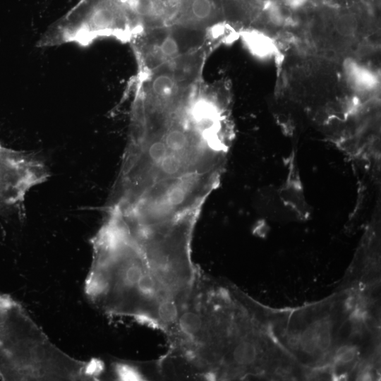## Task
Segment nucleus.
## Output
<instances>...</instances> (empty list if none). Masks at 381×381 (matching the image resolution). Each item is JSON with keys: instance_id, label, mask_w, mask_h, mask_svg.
<instances>
[{"instance_id": "obj_7", "label": "nucleus", "mask_w": 381, "mask_h": 381, "mask_svg": "<svg viewBox=\"0 0 381 381\" xmlns=\"http://www.w3.org/2000/svg\"><path fill=\"white\" fill-rule=\"evenodd\" d=\"M347 76L351 85L358 90L373 89L376 84V78L366 68L353 62H349L346 66Z\"/></svg>"}, {"instance_id": "obj_2", "label": "nucleus", "mask_w": 381, "mask_h": 381, "mask_svg": "<svg viewBox=\"0 0 381 381\" xmlns=\"http://www.w3.org/2000/svg\"><path fill=\"white\" fill-rule=\"evenodd\" d=\"M91 244L85 283L89 299L107 315L131 318L166 334L186 301L174 279L112 215L107 214Z\"/></svg>"}, {"instance_id": "obj_9", "label": "nucleus", "mask_w": 381, "mask_h": 381, "mask_svg": "<svg viewBox=\"0 0 381 381\" xmlns=\"http://www.w3.org/2000/svg\"><path fill=\"white\" fill-rule=\"evenodd\" d=\"M318 325L319 320L311 323L302 332L299 339L302 349L307 353H313L318 351Z\"/></svg>"}, {"instance_id": "obj_3", "label": "nucleus", "mask_w": 381, "mask_h": 381, "mask_svg": "<svg viewBox=\"0 0 381 381\" xmlns=\"http://www.w3.org/2000/svg\"><path fill=\"white\" fill-rule=\"evenodd\" d=\"M101 362L76 359L53 344L24 308L0 294V378L3 380H95Z\"/></svg>"}, {"instance_id": "obj_5", "label": "nucleus", "mask_w": 381, "mask_h": 381, "mask_svg": "<svg viewBox=\"0 0 381 381\" xmlns=\"http://www.w3.org/2000/svg\"><path fill=\"white\" fill-rule=\"evenodd\" d=\"M209 31L179 25L143 30L131 42L143 75L206 48Z\"/></svg>"}, {"instance_id": "obj_4", "label": "nucleus", "mask_w": 381, "mask_h": 381, "mask_svg": "<svg viewBox=\"0 0 381 381\" xmlns=\"http://www.w3.org/2000/svg\"><path fill=\"white\" fill-rule=\"evenodd\" d=\"M142 31L127 0H80L47 28L37 46L71 43L87 47L106 37L131 42Z\"/></svg>"}, {"instance_id": "obj_11", "label": "nucleus", "mask_w": 381, "mask_h": 381, "mask_svg": "<svg viewBox=\"0 0 381 381\" xmlns=\"http://www.w3.org/2000/svg\"><path fill=\"white\" fill-rule=\"evenodd\" d=\"M356 356V349L350 346H344L339 349L337 358L339 362L347 363L352 361Z\"/></svg>"}, {"instance_id": "obj_8", "label": "nucleus", "mask_w": 381, "mask_h": 381, "mask_svg": "<svg viewBox=\"0 0 381 381\" xmlns=\"http://www.w3.org/2000/svg\"><path fill=\"white\" fill-rule=\"evenodd\" d=\"M358 19L356 14L350 12L339 14L334 20V30L341 37H353L358 29Z\"/></svg>"}, {"instance_id": "obj_1", "label": "nucleus", "mask_w": 381, "mask_h": 381, "mask_svg": "<svg viewBox=\"0 0 381 381\" xmlns=\"http://www.w3.org/2000/svg\"><path fill=\"white\" fill-rule=\"evenodd\" d=\"M227 140L188 100L133 119L112 193L148 219L198 217L219 182Z\"/></svg>"}, {"instance_id": "obj_6", "label": "nucleus", "mask_w": 381, "mask_h": 381, "mask_svg": "<svg viewBox=\"0 0 381 381\" xmlns=\"http://www.w3.org/2000/svg\"><path fill=\"white\" fill-rule=\"evenodd\" d=\"M241 38L248 50L257 57L267 58L274 53L275 45L272 39L260 31L244 30Z\"/></svg>"}, {"instance_id": "obj_10", "label": "nucleus", "mask_w": 381, "mask_h": 381, "mask_svg": "<svg viewBox=\"0 0 381 381\" xmlns=\"http://www.w3.org/2000/svg\"><path fill=\"white\" fill-rule=\"evenodd\" d=\"M332 341L331 326L327 320H319L317 348L318 351L327 350Z\"/></svg>"}]
</instances>
